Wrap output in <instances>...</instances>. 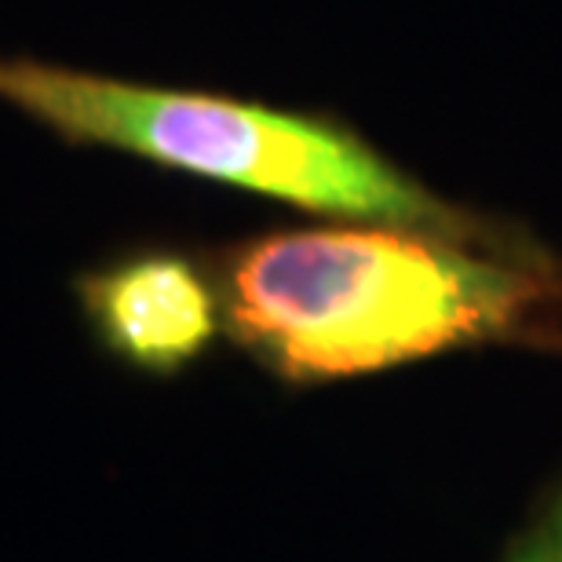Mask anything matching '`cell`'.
<instances>
[{
  "label": "cell",
  "instance_id": "cell-4",
  "mask_svg": "<svg viewBox=\"0 0 562 562\" xmlns=\"http://www.w3.org/2000/svg\"><path fill=\"white\" fill-rule=\"evenodd\" d=\"M559 562H562V533H559Z\"/></svg>",
  "mask_w": 562,
  "mask_h": 562
},
{
  "label": "cell",
  "instance_id": "cell-1",
  "mask_svg": "<svg viewBox=\"0 0 562 562\" xmlns=\"http://www.w3.org/2000/svg\"><path fill=\"white\" fill-rule=\"evenodd\" d=\"M548 289L530 267L395 223L289 231L234 252L227 322L274 373L311 384L504 336Z\"/></svg>",
  "mask_w": 562,
  "mask_h": 562
},
{
  "label": "cell",
  "instance_id": "cell-3",
  "mask_svg": "<svg viewBox=\"0 0 562 562\" xmlns=\"http://www.w3.org/2000/svg\"><path fill=\"white\" fill-rule=\"evenodd\" d=\"M81 300L110 351L176 373L216 336V296L183 256H136L81 278Z\"/></svg>",
  "mask_w": 562,
  "mask_h": 562
},
{
  "label": "cell",
  "instance_id": "cell-2",
  "mask_svg": "<svg viewBox=\"0 0 562 562\" xmlns=\"http://www.w3.org/2000/svg\"><path fill=\"white\" fill-rule=\"evenodd\" d=\"M0 103L74 146H106L322 216L475 238V220L409 179L336 121L245 99L0 59Z\"/></svg>",
  "mask_w": 562,
  "mask_h": 562
}]
</instances>
